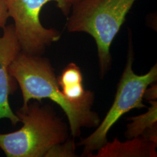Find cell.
<instances>
[{"instance_id":"1","label":"cell","mask_w":157,"mask_h":157,"mask_svg":"<svg viewBox=\"0 0 157 157\" xmlns=\"http://www.w3.org/2000/svg\"><path fill=\"white\" fill-rule=\"evenodd\" d=\"M9 71L21 88L22 107L31 100L41 102L47 98L54 102L67 115L73 137H79L83 128H97L100 124L98 113L91 110L94 101L73 102L63 94L54 69L47 58L21 51Z\"/></svg>"},{"instance_id":"2","label":"cell","mask_w":157,"mask_h":157,"mask_svg":"<svg viewBox=\"0 0 157 157\" xmlns=\"http://www.w3.org/2000/svg\"><path fill=\"white\" fill-rule=\"evenodd\" d=\"M15 114L22 128L0 134V149L6 157H45L52 147L67 140V124L50 105L29 102Z\"/></svg>"},{"instance_id":"3","label":"cell","mask_w":157,"mask_h":157,"mask_svg":"<svg viewBox=\"0 0 157 157\" xmlns=\"http://www.w3.org/2000/svg\"><path fill=\"white\" fill-rule=\"evenodd\" d=\"M137 0H82L71 7L66 26L69 32H84L95 40L100 76L111 66L110 47Z\"/></svg>"},{"instance_id":"4","label":"cell","mask_w":157,"mask_h":157,"mask_svg":"<svg viewBox=\"0 0 157 157\" xmlns=\"http://www.w3.org/2000/svg\"><path fill=\"white\" fill-rule=\"evenodd\" d=\"M133 62L132 43L129 41L127 62L118 83L113 102L95 131L78 143V146L83 147L82 156L90 157L93 152L98 150L107 143L108 133L124 113L133 109L146 107L143 102L144 95L148 87L157 80V65L152 67L146 74L138 75L133 70Z\"/></svg>"},{"instance_id":"5","label":"cell","mask_w":157,"mask_h":157,"mask_svg":"<svg viewBox=\"0 0 157 157\" xmlns=\"http://www.w3.org/2000/svg\"><path fill=\"white\" fill-rule=\"evenodd\" d=\"M54 1L63 15L71 11L64 0H6L9 17L14 21V28L21 51L41 56L45 48L60 39L61 33L55 29L44 28L40 20L42 8Z\"/></svg>"},{"instance_id":"6","label":"cell","mask_w":157,"mask_h":157,"mask_svg":"<svg viewBox=\"0 0 157 157\" xmlns=\"http://www.w3.org/2000/svg\"><path fill=\"white\" fill-rule=\"evenodd\" d=\"M21 51L13 25L6 26L0 36V120L8 119L14 126L20 121L10 107L9 97L16 90L17 82L9 68Z\"/></svg>"},{"instance_id":"7","label":"cell","mask_w":157,"mask_h":157,"mask_svg":"<svg viewBox=\"0 0 157 157\" xmlns=\"http://www.w3.org/2000/svg\"><path fill=\"white\" fill-rule=\"evenodd\" d=\"M157 126L131 140L121 142L117 137L101 147L95 157H157Z\"/></svg>"},{"instance_id":"8","label":"cell","mask_w":157,"mask_h":157,"mask_svg":"<svg viewBox=\"0 0 157 157\" xmlns=\"http://www.w3.org/2000/svg\"><path fill=\"white\" fill-rule=\"evenodd\" d=\"M58 83L63 94L73 102L94 101V94L84 90L81 70L75 63H70L57 78Z\"/></svg>"},{"instance_id":"9","label":"cell","mask_w":157,"mask_h":157,"mask_svg":"<svg viewBox=\"0 0 157 157\" xmlns=\"http://www.w3.org/2000/svg\"><path fill=\"white\" fill-rule=\"evenodd\" d=\"M149 102L151 106L147 112L128 119L131 122L126 126L125 137L127 139H131L140 136L148 129L157 126V102L156 100H151Z\"/></svg>"},{"instance_id":"10","label":"cell","mask_w":157,"mask_h":157,"mask_svg":"<svg viewBox=\"0 0 157 157\" xmlns=\"http://www.w3.org/2000/svg\"><path fill=\"white\" fill-rule=\"evenodd\" d=\"M76 145L73 140H67L52 147L45 157H76Z\"/></svg>"},{"instance_id":"11","label":"cell","mask_w":157,"mask_h":157,"mask_svg":"<svg viewBox=\"0 0 157 157\" xmlns=\"http://www.w3.org/2000/svg\"><path fill=\"white\" fill-rule=\"evenodd\" d=\"M9 17L6 0H0V29L6 27V21Z\"/></svg>"},{"instance_id":"12","label":"cell","mask_w":157,"mask_h":157,"mask_svg":"<svg viewBox=\"0 0 157 157\" xmlns=\"http://www.w3.org/2000/svg\"><path fill=\"white\" fill-rule=\"evenodd\" d=\"M154 84V83H153ZM152 84L150 89H147L144 95V98L148 101L156 100L157 99V84Z\"/></svg>"},{"instance_id":"13","label":"cell","mask_w":157,"mask_h":157,"mask_svg":"<svg viewBox=\"0 0 157 157\" xmlns=\"http://www.w3.org/2000/svg\"><path fill=\"white\" fill-rule=\"evenodd\" d=\"M64 1H65V2L67 3V4L69 8H71V7L74 4L78 2V1H80L82 0H64Z\"/></svg>"}]
</instances>
